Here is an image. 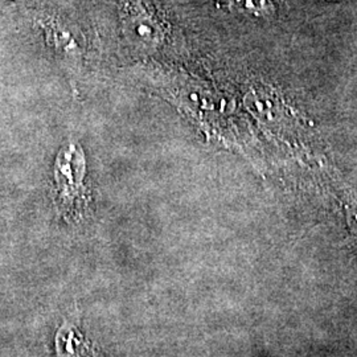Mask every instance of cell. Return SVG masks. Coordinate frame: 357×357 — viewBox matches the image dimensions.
I'll return each instance as SVG.
<instances>
[{"instance_id": "1", "label": "cell", "mask_w": 357, "mask_h": 357, "mask_svg": "<svg viewBox=\"0 0 357 357\" xmlns=\"http://www.w3.org/2000/svg\"><path fill=\"white\" fill-rule=\"evenodd\" d=\"M84 155L81 149L77 150L75 146H70L68 151L61 153L57 158L56 163V178L57 185L61 191V202L73 203V197L79 196L82 192V178H84Z\"/></svg>"}, {"instance_id": "2", "label": "cell", "mask_w": 357, "mask_h": 357, "mask_svg": "<svg viewBox=\"0 0 357 357\" xmlns=\"http://www.w3.org/2000/svg\"><path fill=\"white\" fill-rule=\"evenodd\" d=\"M231 13H245L259 19H271L277 13L274 0H221Z\"/></svg>"}]
</instances>
